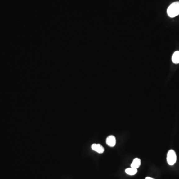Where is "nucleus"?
<instances>
[{
	"label": "nucleus",
	"instance_id": "1",
	"mask_svg": "<svg viewBox=\"0 0 179 179\" xmlns=\"http://www.w3.org/2000/svg\"><path fill=\"white\" fill-rule=\"evenodd\" d=\"M167 14L170 18H174L179 15V2H175L169 6L167 10Z\"/></svg>",
	"mask_w": 179,
	"mask_h": 179
},
{
	"label": "nucleus",
	"instance_id": "2",
	"mask_svg": "<svg viewBox=\"0 0 179 179\" xmlns=\"http://www.w3.org/2000/svg\"><path fill=\"white\" fill-rule=\"evenodd\" d=\"M167 161L169 165H174L177 161V156L175 152L173 150H170L167 156Z\"/></svg>",
	"mask_w": 179,
	"mask_h": 179
},
{
	"label": "nucleus",
	"instance_id": "3",
	"mask_svg": "<svg viewBox=\"0 0 179 179\" xmlns=\"http://www.w3.org/2000/svg\"><path fill=\"white\" fill-rule=\"evenodd\" d=\"M116 138L114 135H110L106 138V143L108 146L111 147H113L116 144Z\"/></svg>",
	"mask_w": 179,
	"mask_h": 179
},
{
	"label": "nucleus",
	"instance_id": "4",
	"mask_svg": "<svg viewBox=\"0 0 179 179\" xmlns=\"http://www.w3.org/2000/svg\"><path fill=\"white\" fill-rule=\"evenodd\" d=\"M92 149L95 151L98 152L100 154H102L104 153L105 149L103 146H101V144H93L92 145Z\"/></svg>",
	"mask_w": 179,
	"mask_h": 179
},
{
	"label": "nucleus",
	"instance_id": "5",
	"mask_svg": "<svg viewBox=\"0 0 179 179\" xmlns=\"http://www.w3.org/2000/svg\"><path fill=\"white\" fill-rule=\"evenodd\" d=\"M141 164V160L139 158H135L131 164V167L137 169L140 167Z\"/></svg>",
	"mask_w": 179,
	"mask_h": 179
},
{
	"label": "nucleus",
	"instance_id": "6",
	"mask_svg": "<svg viewBox=\"0 0 179 179\" xmlns=\"http://www.w3.org/2000/svg\"><path fill=\"white\" fill-rule=\"evenodd\" d=\"M172 60L174 63H179V51H177L174 53L172 58Z\"/></svg>",
	"mask_w": 179,
	"mask_h": 179
},
{
	"label": "nucleus",
	"instance_id": "7",
	"mask_svg": "<svg viewBox=\"0 0 179 179\" xmlns=\"http://www.w3.org/2000/svg\"><path fill=\"white\" fill-rule=\"evenodd\" d=\"M125 173H127L128 175H129L133 176L134 175L137 173V169L135 168H128L125 169Z\"/></svg>",
	"mask_w": 179,
	"mask_h": 179
},
{
	"label": "nucleus",
	"instance_id": "8",
	"mask_svg": "<svg viewBox=\"0 0 179 179\" xmlns=\"http://www.w3.org/2000/svg\"><path fill=\"white\" fill-rule=\"evenodd\" d=\"M145 179H153V178H151V177H146V178Z\"/></svg>",
	"mask_w": 179,
	"mask_h": 179
}]
</instances>
